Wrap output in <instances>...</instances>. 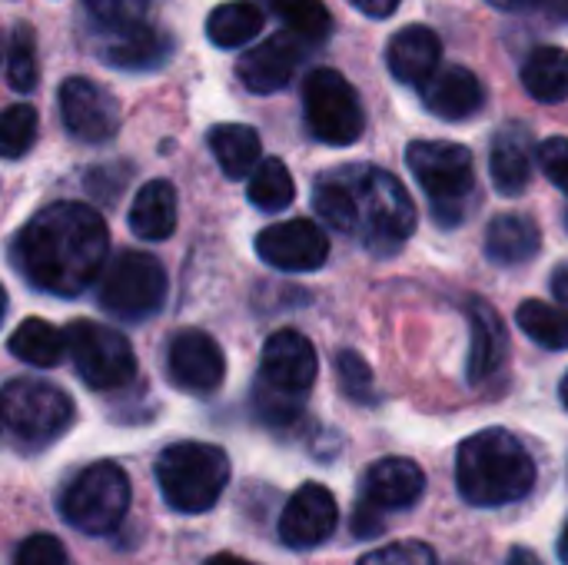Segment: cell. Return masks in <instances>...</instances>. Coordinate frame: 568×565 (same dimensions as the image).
I'll return each mask as SVG.
<instances>
[{"mask_svg":"<svg viewBox=\"0 0 568 565\" xmlns=\"http://www.w3.org/2000/svg\"><path fill=\"white\" fill-rule=\"evenodd\" d=\"M110 230L87 203H53L40 210L13 240L20 276L50 296L73 300L106 270Z\"/></svg>","mask_w":568,"mask_h":565,"instance_id":"1","label":"cell"},{"mask_svg":"<svg viewBox=\"0 0 568 565\" xmlns=\"http://www.w3.org/2000/svg\"><path fill=\"white\" fill-rule=\"evenodd\" d=\"M539 470L532 453L509 430H479L456 453V486L469 506L499 509L536 490Z\"/></svg>","mask_w":568,"mask_h":565,"instance_id":"2","label":"cell"},{"mask_svg":"<svg viewBox=\"0 0 568 565\" xmlns=\"http://www.w3.org/2000/svg\"><path fill=\"white\" fill-rule=\"evenodd\" d=\"M230 483V456L210 443H173L156 460V486L176 513H210Z\"/></svg>","mask_w":568,"mask_h":565,"instance_id":"3","label":"cell"},{"mask_svg":"<svg viewBox=\"0 0 568 565\" xmlns=\"http://www.w3.org/2000/svg\"><path fill=\"white\" fill-rule=\"evenodd\" d=\"M406 163L416 183L426 190L433 213L443 226L466 220V203L476 190L473 153L453 140H413L406 147Z\"/></svg>","mask_w":568,"mask_h":565,"instance_id":"4","label":"cell"},{"mask_svg":"<svg viewBox=\"0 0 568 565\" xmlns=\"http://www.w3.org/2000/svg\"><path fill=\"white\" fill-rule=\"evenodd\" d=\"M353 186L359 193V236L376 253L399 250L416 233V203L409 190L379 167H359Z\"/></svg>","mask_w":568,"mask_h":565,"instance_id":"5","label":"cell"},{"mask_svg":"<svg viewBox=\"0 0 568 565\" xmlns=\"http://www.w3.org/2000/svg\"><path fill=\"white\" fill-rule=\"evenodd\" d=\"M130 509V480L116 463H93L80 470L60 493V516L87 536L113 533Z\"/></svg>","mask_w":568,"mask_h":565,"instance_id":"6","label":"cell"},{"mask_svg":"<svg viewBox=\"0 0 568 565\" xmlns=\"http://www.w3.org/2000/svg\"><path fill=\"white\" fill-rule=\"evenodd\" d=\"M0 410L7 433L30 450L50 446L77 420L73 400L43 380H10L0 396Z\"/></svg>","mask_w":568,"mask_h":565,"instance_id":"7","label":"cell"},{"mask_svg":"<svg viewBox=\"0 0 568 565\" xmlns=\"http://www.w3.org/2000/svg\"><path fill=\"white\" fill-rule=\"evenodd\" d=\"M166 290H170L166 270L153 253L123 250L103 270L100 306L123 323H143L163 310Z\"/></svg>","mask_w":568,"mask_h":565,"instance_id":"8","label":"cell"},{"mask_svg":"<svg viewBox=\"0 0 568 565\" xmlns=\"http://www.w3.org/2000/svg\"><path fill=\"white\" fill-rule=\"evenodd\" d=\"M303 117L310 133L326 147H349L366 130L356 87L333 67H320L303 83Z\"/></svg>","mask_w":568,"mask_h":565,"instance_id":"9","label":"cell"},{"mask_svg":"<svg viewBox=\"0 0 568 565\" xmlns=\"http://www.w3.org/2000/svg\"><path fill=\"white\" fill-rule=\"evenodd\" d=\"M67 346L80 380L97 393L120 390L136 376V353L130 340L113 326L93 320H73L67 326Z\"/></svg>","mask_w":568,"mask_h":565,"instance_id":"10","label":"cell"},{"mask_svg":"<svg viewBox=\"0 0 568 565\" xmlns=\"http://www.w3.org/2000/svg\"><path fill=\"white\" fill-rule=\"evenodd\" d=\"M60 120L70 137L83 143H106L120 130V103L110 90L87 77H70L60 83Z\"/></svg>","mask_w":568,"mask_h":565,"instance_id":"11","label":"cell"},{"mask_svg":"<svg viewBox=\"0 0 568 565\" xmlns=\"http://www.w3.org/2000/svg\"><path fill=\"white\" fill-rule=\"evenodd\" d=\"M256 256L283 273H313L329 260V240L320 223L306 216L283 220L256 236Z\"/></svg>","mask_w":568,"mask_h":565,"instance_id":"12","label":"cell"},{"mask_svg":"<svg viewBox=\"0 0 568 565\" xmlns=\"http://www.w3.org/2000/svg\"><path fill=\"white\" fill-rule=\"evenodd\" d=\"M170 383L193 396H210L223 386L226 356L220 343L203 330H180L166 346Z\"/></svg>","mask_w":568,"mask_h":565,"instance_id":"13","label":"cell"},{"mask_svg":"<svg viewBox=\"0 0 568 565\" xmlns=\"http://www.w3.org/2000/svg\"><path fill=\"white\" fill-rule=\"evenodd\" d=\"M320 373V360L313 343L300 333V330H276L266 343H263V356H260V383L283 393V396H296L303 400Z\"/></svg>","mask_w":568,"mask_h":565,"instance_id":"14","label":"cell"},{"mask_svg":"<svg viewBox=\"0 0 568 565\" xmlns=\"http://www.w3.org/2000/svg\"><path fill=\"white\" fill-rule=\"evenodd\" d=\"M336 526H339L336 496L320 483H306L290 496L280 516V539L290 549H316L336 533Z\"/></svg>","mask_w":568,"mask_h":565,"instance_id":"15","label":"cell"},{"mask_svg":"<svg viewBox=\"0 0 568 565\" xmlns=\"http://www.w3.org/2000/svg\"><path fill=\"white\" fill-rule=\"evenodd\" d=\"M306 43L310 40H303V37H296L290 30L273 33L266 43H260V47H253V50H246L240 57L236 77L243 80V87L250 93H260V97L263 93H280L293 80V73H296V67L303 60Z\"/></svg>","mask_w":568,"mask_h":565,"instance_id":"16","label":"cell"},{"mask_svg":"<svg viewBox=\"0 0 568 565\" xmlns=\"http://www.w3.org/2000/svg\"><path fill=\"white\" fill-rule=\"evenodd\" d=\"M426 493V473L403 456H386L373 463L363 476L359 503L379 509V513H399L413 509Z\"/></svg>","mask_w":568,"mask_h":565,"instance_id":"17","label":"cell"},{"mask_svg":"<svg viewBox=\"0 0 568 565\" xmlns=\"http://www.w3.org/2000/svg\"><path fill=\"white\" fill-rule=\"evenodd\" d=\"M110 37L100 47V60L110 63L113 70L123 73H146L163 67L173 57V40L156 30L146 27L143 20L136 23H123V27H106Z\"/></svg>","mask_w":568,"mask_h":565,"instance_id":"18","label":"cell"},{"mask_svg":"<svg viewBox=\"0 0 568 565\" xmlns=\"http://www.w3.org/2000/svg\"><path fill=\"white\" fill-rule=\"evenodd\" d=\"M536 163H539V147H536L532 130H529L526 123H506V127L493 137L489 176H493V186H496L503 196H519V193H526Z\"/></svg>","mask_w":568,"mask_h":565,"instance_id":"19","label":"cell"},{"mask_svg":"<svg viewBox=\"0 0 568 565\" xmlns=\"http://www.w3.org/2000/svg\"><path fill=\"white\" fill-rule=\"evenodd\" d=\"M423 103L439 120H469L486 107V83L466 67H446L423 83Z\"/></svg>","mask_w":568,"mask_h":565,"instance_id":"20","label":"cell"},{"mask_svg":"<svg viewBox=\"0 0 568 565\" xmlns=\"http://www.w3.org/2000/svg\"><path fill=\"white\" fill-rule=\"evenodd\" d=\"M443 60V40L436 30L423 27V23H409L399 33H393L389 47H386V67L399 83L419 87L426 83Z\"/></svg>","mask_w":568,"mask_h":565,"instance_id":"21","label":"cell"},{"mask_svg":"<svg viewBox=\"0 0 568 565\" xmlns=\"http://www.w3.org/2000/svg\"><path fill=\"white\" fill-rule=\"evenodd\" d=\"M466 313H469V330H473L469 383H483V380H489L499 370V363H503V356L509 350V340H506L503 316L486 300H469Z\"/></svg>","mask_w":568,"mask_h":565,"instance_id":"22","label":"cell"},{"mask_svg":"<svg viewBox=\"0 0 568 565\" xmlns=\"http://www.w3.org/2000/svg\"><path fill=\"white\" fill-rule=\"evenodd\" d=\"M542 230L526 213H499L486 226V256L499 266H519L539 256Z\"/></svg>","mask_w":568,"mask_h":565,"instance_id":"23","label":"cell"},{"mask_svg":"<svg viewBox=\"0 0 568 565\" xmlns=\"http://www.w3.org/2000/svg\"><path fill=\"white\" fill-rule=\"evenodd\" d=\"M176 230V190L170 180H150L136 190L130 206V233L143 243L170 240Z\"/></svg>","mask_w":568,"mask_h":565,"instance_id":"24","label":"cell"},{"mask_svg":"<svg viewBox=\"0 0 568 565\" xmlns=\"http://www.w3.org/2000/svg\"><path fill=\"white\" fill-rule=\"evenodd\" d=\"M206 140H210V150H213L223 176H230V180L253 176V170L263 163L260 133L246 123H216L206 133Z\"/></svg>","mask_w":568,"mask_h":565,"instance_id":"25","label":"cell"},{"mask_svg":"<svg viewBox=\"0 0 568 565\" xmlns=\"http://www.w3.org/2000/svg\"><path fill=\"white\" fill-rule=\"evenodd\" d=\"M7 350L27 363V366H37V370H53L63 363V356H70V346H67V330H57L53 323L40 320V316H30L23 320L10 340H7Z\"/></svg>","mask_w":568,"mask_h":565,"instance_id":"26","label":"cell"},{"mask_svg":"<svg viewBox=\"0 0 568 565\" xmlns=\"http://www.w3.org/2000/svg\"><path fill=\"white\" fill-rule=\"evenodd\" d=\"M523 87L539 103L568 100V50L562 47H536L523 60Z\"/></svg>","mask_w":568,"mask_h":565,"instance_id":"27","label":"cell"},{"mask_svg":"<svg viewBox=\"0 0 568 565\" xmlns=\"http://www.w3.org/2000/svg\"><path fill=\"white\" fill-rule=\"evenodd\" d=\"M260 30H263V10L253 0L220 3L206 17V37H210V43H216L223 50H236V47L250 43L253 37H260Z\"/></svg>","mask_w":568,"mask_h":565,"instance_id":"28","label":"cell"},{"mask_svg":"<svg viewBox=\"0 0 568 565\" xmlns=\"http://www.w3.org/2000/svg\"><path fill=\"white\" fill-rule=\"evenodd\" d=\"M313 206L333 230L359 236V193H356L349 173H329V176L316 180Z\"/></svg>","mask_w":568,"mask_h":565,"instance_id":"29","label":"cell"},{"mask_svg":"<svg viewBox=\"0 0 568 565\" xmlns=\"http://www.w3.org/2000/svg\"><path fill=\"white\" fill-rule=\"evenodd\" d=\"M250 203L263 213H283L296 200V183L280 157H266L250 176Z\"/></svg>","mask_w":568,"mask_h":565,"instance_id":"30","label":"cell"},{"mask_svg":"<svg viewBox=\"0 0 568 565\" xmlns=\"http://www.w3.org/2000/svg\"><path fill=\"white\" fill-rule=\"evenodd\" d=\"M256 3H263L290 33H296L310 43L326 40L333 30V17L323 0H256Z\"/></svg>","mask_w":568,"mask_h":565,"instance_id":"31","label":"cell"},{"mask_svg":"<svg viewBox=\"0 0 568 565\" xmlns=\"http://www.w3.org/2000/svg\"><path fill=\"white\" fill-rule=\"evenodd\" d=\"M516 323L519 330L546 346V350H568V313L546 303V300H526L519 310H516Z\"/></svg>","mask_w":568,"mask_h":565,"instance_id":"32","label":"cell"},{"mask_svg":"<svg viewBox=\"0 0 568 565\" xmlns=\"http://www.w3.org/2000/svg\"><path fill=\"white\" fill-rule=\"evenodd\" d=\"M7 83L17 93H30L40 83V60H37V33L30 23H17L7 43Z\"/></svg>","mask_w":568,"mask_h":565,"instance_id":"33","label":"cell"},{"mask_svg":"<svg viewBox=\"0 0 568 565\" xmlns=\"http://www.w3.org/2000/svg\"><path fill=\"white\" fill-rule=\"evenodd\" d=\"M37 127H40V120H37V110L30 103H10L3 110V120H0V150H3V157L7 160L23 157L37 140Z\"/></svg>","mask_w":568,"mask_h":565,"instance_id":"34","label":"cell"},{"mask_svg":"<svg viewBox=\"0 0 568 565\" xmlns=\"http://www.w3.org/2000/svg\"><path fill=\"white\" fill-rule=\"evenodd\" d=\"M336 376H339V390L353 400V403H373L376 400V380L369 363L356 353V350H339L336 353Z\"/></svg>","mask_w":568,"mask_h":565,"instance_id":"35","label":"cell"},{"mask_svg":"<svg viewBox=\"0 0 568 565\" xmlns=\"http://www.w3.org/2000/svg\"><path fill=\"white\" fill-rule=\"evenodd\" d=\"M359 565H436V553L426 543L406 539V543H393V546L366 553Z\"/></svg>","mask_w":568,"mask_h":565,"instance_id":"36","label":"cell"},{"mask_svg":"<svg viewBox=\"0 0 568 565\" xmlns=\"http://www.w3.org/2000/svg\"><path fill=\"white\" fill-rule=\"evenodd\" d=\"M13 565H70V559H67V549L60 539H53L47 533H33L17 546Z\"/></svg>","mask_w":568,"mask_h":565,"instance_id":"37","label":"cell"},{"mask_svg":"<svg viewBox=\"0 0 568 565\" xmlns=\"http://www.w3.org/2000/svg\"><path fill=\"white\" fill-rule=\"evenodd\" d=\"M87 10L93 13V20H100L103 27H123V23H136L143 20L150 0H83Z\"/></svg>","mask_w":568,"mask_h":565,"instance_id":"38","label":"cell"},{"mask_svg":"<svg viewBox=\"0 0 568 565\" xmlns=\"http://www.w3.org/2000/svg\"><path fill=\"white\" fill-rule=\"evenodd\" d=\"M539 167L552 186L568 193V137H549L539 143Z\"/></svg>","mask_w":568,"mask_h":565,"instance_id":"39","label":"cell"},{"mask_svg":"<svg viewBox=\"0 0 568 565\" xmlns=\"http://www.w3.org/2000/svg\"><path fill=\"white\" fill-rule=\"evenodd\" d=\"M383 529H386L383 513L373 509V506H366V503H356V509H353V536H356V539H373V536H379Z\"/></svg>","mask_w":568,"mask_h":565,"instance_id":"40","label":"cell"},{"mask_svg":"<svg viewBox=\"0 0 568 565\" xmlns=\"http://www.w3.org/2000/svg\"><path fill=\"white\" fill-rule=\"evenodd\" d=\"M359 13H366V17H376V20H386V17H393L396 13V7H399V0H349Z\"/></svg>","mask_w":568,"mask_h":565,"instance_id":"41","label":"cell"},{"mask_svg":"<svg viewBox=\"0 0 568 565\" xmlns=\"http://www.w3.org/2000/svg\"><path fill=\"white\" fill-rule=\"evenodd\" d=\"M552 293H556V300L568 306V266H559L556 270V276H552Z\"/></svg>","mask_w":568,"mask_h":565,"instance_id":"42","label":"cell"},{"mask_svg":"<svg viewBox=\"0 0 568 565\" xmlns=\"http://www.w3.org/2000/svg\"><path fill=\"white\" fill-rule=\"evenodd\" d=\"M496 10H532V7H546V0H486Z\"/></svg>","mask_w":568,"mask_h":565,"instance_id":"43","label":"cell"},{"mask_svg":"<svg viewBox=\"0 0 568 565\" xmlns=\"http://www.w3.org/2000/svg\"><path fill=\"white\" fill-rule=\"evenodd\" d=\"M509 565H542L539 563V556L532 553V549H513V556H509Z\"/></svg>","mask_w":568,"mask_h":565,"instance_id":"44","label":"cell"},{"mask_svg":"<svg viewBox=\"0 0 568 565\" xmlns=\"http://www.w3.org/2000/svg\"><path fill=\"white\" fill-rule=\"evenodd\" d=\"M206 565H256L250 563V559H240V556H230V553H220V556H213Z\"/></svg>","mask_w":568,"mask_h":565,"instance_id":"45","label":"cell"},{"mask_svg":"<svg viewBox=\"0 0 568 565\" xmlns=\"http://www.w3.org/2000/svg\"><path fill=\"white\" fill-rule=\"evenodd\" d=\"M546 7H549L556 17H566L568 20V0H546Z\"/></svg>","mask_w":568,"mask_h":565,"instance_id":"46","label":"cell"},{"mask_svg":"<svg viewBox=\"0 0 568 565\" xmlns=\"http://www.w3.org/2000/svg\"><path fill=\"white\" fill-rule=\"evenodd\" d=\"M559 559L568 565V523L566 529H562V536H559Z\"/></svg>","mask_w":568,"mask_h":565,"instance_id":"47","label":"cell"},{"mask_svg":"<svg viewBox=\"0 0 568 565\" xmlns=\"http://www.w3.org/2000/svg\"><path fill=\"white\" fill-rule=\"evenodd\" d=\"M559 396H562V406L568 410V373H566V380H562V386H559Z\"/></svg>","mask_w":568,"mask_h":565,"instance_id":"48","label":"cell"},{"mask_svg":"<svg viewBox=\"0 0 568 565\" xmlns=\"http://www.w3.org/2000/svg\"><path fill=\"white\" fill-rule=\"evenodd\" d=\"M566 226H568V210H566Z\"/></svg>","mask_w":568,"mask_h":565,"instance_id":"49","label":"cell"}]
</instances>
